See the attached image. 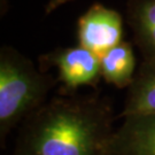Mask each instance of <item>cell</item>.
Segmentation results:
<instances>
[{
	"label": "cell",
	"instance_id": "277c9868",
	"mask_svg": "<svg viewBox=\"0 0 155 155\" xmlns=\"http://www.w3.org/2000/svg\"><path fill=\"white\" fill-rule=\"evenodd\" d=\"M123 17L117 11L93 4L77 21L78 45L100 56L123 41Z\"/></svg>",
	"mask_w": 155,
	"mask_h": 155
},
{
	"label": "cell",
	"instance_id": "7a4b0ae2",
	"mask_svg": "<svg viewBox=\"0 0 155 155\" xmlns=\"http://www.w3.org/2000/svg\"><path fill=\"white\" fill-rule=\"evenodd\" d=\"M56 77L43 72L12 46L0 48V139L22 124L47 101Z\"/></svg>",
	"mask_w": 155,
	"mask_h": 155
},
{
	"label": "cell",
	"instance_id": "ba28073f",
	"mask_svg": "<svg viewBox=\"0 0 155 155\" xmlns=\"http://www.w3.org/2000/svg\"><path fill=\"white\" fill-rule=\"evenodd\" d=\"M101 76L106 83L117 89H125L132 84L136 76V58L132 45L121 41L100 56Z\"/></svg>",
	"mask_w": 155,
	"mask_h": 155
},
{
	"label": "cell",
	"instance_id": "52a82bcc",
	"mask_svg": "<svg viewBox=\"0 0 155 155\" xmlns=\"http://www.w3.org/2000/svg\"><path fill=\"white\" fill-rule=\"evenodd\" d=\"M127 22L144 59L155 56V0H127Z\"/></svg>",
	"mask_w": 155,
	"mask_h": 155
},
{
	"label": "cell",
	"instance_id": "8992f818",
	"mask_svg": "<svg viewBox=\"0 0 155 155\" xmlns=\"http://www.w3.org/2000/svg\"><path fill=\"white\" fill-rule=\"evenodd\" d=\"M127 89V99L118 118L155 115V56L143 60Z\"/></svg>",
	"mask_w": 155,
	"mask_h": 155
},
{
	"label": "cell",
	"instance_id": "3957f363",
	"mask_svg": "<svg viewBox=\"0 0 155 155\" xmlns=\"http://www.w3.org/2000/svg\"><path fill=\"white\" fill-rule=\"evenodd\" d=\"M39 69L47 72L56 69V81L61 84L60 95H74L83 86L97 87L100 83V58L81 45L58 47L38 58Z\"/></svg>",
	"mask_w": 155,
	"mask_h": 155
},
{
	"label": "cell",
	"instance_id": "5b68a950",
	"mask_svg": "<svg viewBox=\"0 0 155 155\" xmlns=\"http://www.w3.org/2000/svg\"><path fill=\"white\" fill-rule=\"evenodd\" d=\"M113 138V155H155V115L123 118Z\"/></svg>",
	"mask_w": 155,
	"mask_h": 155
},
{
	"label": "cell",
	"instance_id": "6da1fadb",
	"mask_svg": "<svg viewBox=\"0 0 155 155\" xmlns=\"http://www.w3.org/2000/svg\"><path fill=\"white\" fill-rule=\"evenodd\" d=\"M114 120L99 93L59 95L22 123L13 155H113Z\"/></svg>",
	"mask_w": 155,
	"mask_h": 155
},
{
	"label": "cell",
	"instance_id": "9c48e42d",
	"mask_svg": "<svg viewBox=\"0 0 155 155\" xmlns=\"http://www.w3.org/2000/svg\"><path fill=\"white\" fill-rule=\"evenodd\" d=\"M71 0H48L46 7H45V14H51L52 12H54L56 8L61 7V6L68 4Z\"/></svg>",
	"mask_w": 155,
	"mask_h": 155
}]
</instances>
